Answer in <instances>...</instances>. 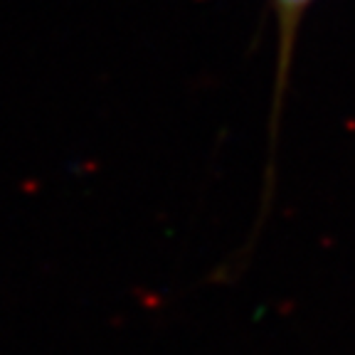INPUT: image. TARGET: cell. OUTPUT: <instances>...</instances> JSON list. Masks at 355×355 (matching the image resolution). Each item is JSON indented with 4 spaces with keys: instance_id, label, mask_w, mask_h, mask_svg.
<instances>
[{
    "instance_id": "6da1fadb",
    "label": "cell",
    "mask_w": 355,
    "mask_h": 355,
    "mask_svg": "<svg viewBox=\"0 0 355 355\" xmlns=\"http://www.w3.org/2000/svg\"><path fill=\"white\" fill-rule=\"evenodd\" d=\"M313 0H274V10H277L279 20V42H282V55H279V64H282V72L279 77H286V64L288 55H291V44H294V35L299 28L301 17H304L306 8L311 6Z\"/></svg>"
}]
</instances>
